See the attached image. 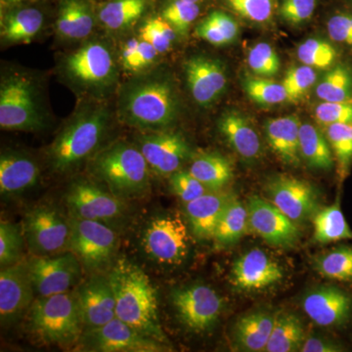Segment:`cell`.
Here are the masks:
<instances>
[{"label":"cell","instance_id":"cell-7","mask_svg":"<svg viewBox=\"0 0 352 352\" xmlns=\"http://www.w3.org/2000/svg\"><path fill=\"white\" fill-rule=\"evenodd\" d=\"M71 219L69 252L88 272H108L118 251L119 238L113 227L94 220Z\"/></svg>","mask_w":352,"mask_h":352},{"label":"cell","instance_id":"cell-52","mask_svg":"<svg viewBox=\"0 0 352 352\" xmlns=\"http://www.w3.org/2000/svg\"><path fill=\"white\" fill-rule=\"evenodd\" d=\"M328 34L332 41L344 44L352 50V13L342 11L333 14L328 21Z\"/></svg>","mask_w":352,"mask_h":352},{"label":"cell","instance_id":"cell-22","mask_svg":"<svg viewBox=\"0 0 352 352\" xmlns=\"http://www.w3.org/2000/svg\"><path fill=\"white\" fill-rule=\"evenodd\" d=\"M185 74L190 92L199 105H210L226 90V72L217 60L204 56L191 58L185 64Z\"/></svg>","mask_w":352,"mask_h":352},{"label":"cell","instance_id":"cell-10","mask_svg":"<svg viewBox=\"0 0 352 352\" xmlns=\"http://www.w3.org/2000/svg\"><path fill=\"white\" fill-rule=\"evenodd\" d=\"M43 118L32 83L12 76L0 87V126L4 131H36L43 129Z\"/></svg>","mask_w":352,"mask_h":352},{"label":"cell","instance_id":"cell-29","mask_svg":"<svg viewBox=\"0 0 352 352\" xmlns=\"http://www.w3.org/2000/svg\"><path fill=\"white\" fill-rule=\"evenodd\" d=\"M188 171L210 191L224 188L234 175L231 162L217 153H208L197 157Z\"/></svg>","mask_w":352,"mask_h":352},{"label":"cell","instance_id":"cell-8","mask_svg":"<svg viewBox=\"0 0 352 352\" xmlns=\"http://www.w3.org/2000/svg\"><path fill=\"white\" fill-rule=\"evenodd\" d=\"M141 247L152 261L161 265H177L189 252L188 226L177 212L152 217L141 236Z\"/></svg>","mask_w":352,"mask_h":352},{"label":"cell","instance_id":"cell-18","mask_svg":"<svg viewBox=\"0 0 352 352\" xmlns=\"http://www.w3.org/2000/svg\"><path fill=\"white\" fill-rule=\"evenodd\" d=\"M302 305L305 314L320 327H344L352 316V296L335 286L311 289L303 296Z\"/></svg>","mask_w":352,"mask_h":352},{"label":"cell","instance_id":"cell-25","mask_svg":"<svg viewBox=\"0 0 352 352\" xmlns=\"http://www.w3.org/2000/svg\"><path fill=\"white\" fill-rule=\"evenodd\" d=\"M219 129L229 145L243 159L254 161L261 155V141L252 122L244 115L230 111L221 116Z\"/></svg>","mask_w":352,"mask_h":352},{"label":"cell","instance_id":"cell-11","mask_svg":"<svg viewBox=\"0 0 352 352\" xmlns=\"http://www.w3.org/2000/svg\"><path fill=\"white\" fill-rule=\"evenodd\" d=\"M78 347L83 351L160 352L170 351L168 344L148 337L116 317L101 327L85 329Z\"/></svg>","mask_w":352,"mask_h":352},{"label":"cell","instance_id":"cell-1","mask_svg":"<svg viewBox=\"0 0 352 352\" xmlns=\"http://www.w3.org/2000/svg\"><path fill=\"white\" fill-rule=\"evenodd\" d=\"M120 320L148 337L168 344L157 314V292L149 276L126 258L116 259L108 272Z\"/></svg>","mask_w":352,"mask_h":352},{"label":"cell","instance_id":"cell-33","mask_svg":"<svg viewBox=\"0 0 352 352\" xmlns=\"http://www.w3.org/2000/svg\"><path fill=\"white\" fill-rule=\"evenodd\" d=\"M249 228L248 207L235 197L220 217L214 239L221 245H232L238 242Z\"/></svg>","mask_w":352,"mask_h":352},{"label":"cell","instance_id":"cell-13","mask_svg":"<svg viewBox=\"0 0 352 352\" xmlns=\"http://www.w3.org/2000/svg\"><path fill=\"white\" fill-rule=\"evenodd\" d=\"M173 305L178 319L189 330L206 332L214 327L223 310V298L207 285L176 289Z\"/></svg>","mask_w":352,"mask_h":352},{"label":"cell","instance_id":"cell-16","mask_svg":"<svg viewBox=\"0 0 352 352\" xmlns=\"http://www.w3.org/2000/svg\"><path fill=\"white\" fill-rule=\"evenodd\" d=\"M270 201L296 224L318 210V192L311 183L289 175H276L266 185Z\"/></svg>","mask_w":352,"mask_h":352},{"label":"cell","instance_id":"cell-34","mask_svg":"<svg viewBox=\"0 0 352 352\" xmlns=\"http://www.w3.org/2000/svg\"><path fill=\"white\" fill-rule=\"evenodd\" d=\"M43 21V13L38 9H21L7 17L2 36L13 43H30L41 31Z\"/></svg>","mask_w":352,"mask_h":352},{"label":"cell","instance_id":"cell-31","mask_svg":"<svg viewBox=\"0 0 352 352\" xmlns=\"http://www.w3.org/2000/svg\"><path fill=\"white\" fill-rule=\"evenodd\" d=\"M340 199L314 215V240L321 244L352 240V230L340 208Z\"/></svg>","mask_w":352,"mask_h":352},{"label":"cell","instance_id":"cell-4","mask_svg":"<svg viewBox=\"0 0 352 352\" xmlns=\"http://www.w3.org/2000/svg\"><path fill=\"white\" fill-rule=\"evenodd\" d=\"M177 97L171 83L149 78L126 88L120 103L122 120L142 129H162L170 126L177 115Z\"/></svg>","mask_w":352,"mask_h":352},{"label":"cell","instance_id":"cell-28","mask_svg":"<svg viewBox=\"0 0 352 352\" xmlns=\"http://www.w3.org/2000/svg\"><path fill=\"white\" fill-rule=\"evenodd\" d=\"M94 28V18L83 0H65L56 20V30L67 39L87 38Z\"/></svg>","mask_w":352,"mask_h":352},{"label":"cell","instance_id":"cell-9","mask_svg":"<svg viewBox=\"0 0 352 352\" xmlns=\"http://www.w3.org/2000/svg\"><path fill=\"white\" fill-rule=\"evenodd\" d=\"M65 203L69 217L94 220L113 228L124 221L129 208L124 199L87 179L76 180L69 185Z\"/></svg>","mask_w":352,"mask_h":352},{"label":"cell","instance_id":"cell-27","mask_svg":"<svg viewBox=\"0 0 352 352\" xmlns=\"http://www.w3.org/2000/svg\"><path fill=\"white\" fill-rule=\"evenodd\" d=\"M276 315L254 311L241 317L234 329L238 346L247 351H264L274 327Z\"/></svg>","mask_w":352,"mask_h":352},{"label":"cell","instance_id":"cell-53","mask_svg":"<svg viewBox=\"0 0 352 352\" xmlns=\"http://www.w3.org/2000/svg\"><path fill=\"white\" fill-rule=\"evenodd\" d=\"M340 342L322 336H310L305 338L300 351L302 352H340L344 351Z\"/></svg>","mask_w":352,"mask_h":352},{"label":"cell","instance_id":"cell-45","mask_svg":"<svg viewBox=\"0 0 352 352\" xmlns=\"http://www.w3.org/2000/svg\"><path fill=\"white\" fill-rule=\"evenodd\" d=\"M200 8L196 2L188 0H175L163 11L162 18L166 20L179 34H187L190 25L197 19Z\"/></svg>","mask_w":352,"mask_h":352},{"label":"cell","instance_id":"cell-5","mask_svg":"<svg viewBox=\"0 0 352 352\" xmlns=\"http://www.w3.org/2000/svg\"><path fill=\"white\" fill-rule=\"evenodd\" d=\"M92 171L124 200L143 196L150 187L149 164L140 149L126 143H117L97 154Z\"/></svg>","mask_w":352,"mask_h":352},{"label":"cell","instance_id":"cell-48","mask_svg":"<svg viewBox=\"0 0 352 352\" xmlns=\"http://www.w3.org/2000/svg\"><path fill=\"white\" fill-rule=\"evenodd\" d=\"M315 119L323 126L333 124H351L352 101H323L314 111Z\"/></svg>","mask_w":352,"mask_h":352},{"label":"cell","instance_id":"cell-23","mask_svg":"<svg viewBox=\"0 0 352 352\" xmlns=\"http://www.w3.org/2000/svg\"><path fill=\"white\" fill-rule=\"evenodd\" d=\"M234 198L232 193L219 190L185 204V217L194 235L201 240L214 239L220 217Z\"/></svg>","mask_w":352,"mask_h":352},{"label":"cell","instance_id":"cell-44","mask_svg":"<svg viewBox=\"0 0 352 352\" xmlns=\"http://www.w3.org/2000/svg\"><path fill=\"white\" fill-rule=\"evenodd\" d=\"M176 32L163 18L148 20L140 30V38L162 53L168 52L175 43Z\"/></svg>","mask_w":352,"mask_h":352},{"label":"cell","instance_id":"cell-36","mask_svg":"<svg viewBox=\"0 0 352 352\" xmlns=\"http://www.w3.org/2000/svg\"><path fill=\"white\" fill-rule=\"evenodd\" d=\"M315 268L333 281L352 282V245H340L318 256Z\"/></svg>","mask_w":352,"mask_h":352},{"label":"cell","instance_id":"cell-50","mask_svg":"<svg viewBox=\"0 0 352 352\" xmlns=\"http://www.w3.org/2000/svg\"><path fill=\"white\" fill-rule=\"evenodd\" d=\"M227 2L236 12L252 22H267L274 10V0H227Z\"/></svg>","mask_w":352,"mask_h":352},{"label":"cell","instance_id":"cell-49","mask_svg":"<svg viewBox=\"0 0 352 352\" xmlns=\"http://www.w3.org/2000/svg\"><path fill=\"white\" fill-rule=\"evenodd\" d=\"M170 185L173 192L185 204L210 192V190L194 177L189 171H175L170 175Z\"/></svg>","mask_w":352,"mask_h":352},{"label":"cell","instance_id":"cell-12","mask_svg":"<svg viewBox=\"0 0 352 352\" xmlns=\"http://www.w3.org/2000/svg\"><path fill=\"white\" fill-rule=\"evenodd\" d=\"M28 261L32 286L38 296L66 293L82 279V263L72 252L56 256H31Z\"/></svg>","mask_w":352,"mask_h":352},{"label":"cell","instance_id":"cell-37","mask_svg":"<svg viewBox=\"0 0 352 352\" xmlns=\"http://www.w3.org/2000/svg\"><path fill=\"white\" fill-rule=\"evenodd\" d=\"M145 9V0H113L102 8L99 17L106 28L119 31L138 21Z\"/></svg>","mask_w":352,"mask_h":352},{"label":"cell","instance_id":"cell-21","mask_svg":"<svg viewBox=\"0 0 352 352\" xmlns=\"http://www.w3.org/2000/svg\"><path fill=\"white\" fill-rule=\"evenodd\" d=\"M140 151L155 173L160 175H171L179 170L188 159V142L176 132H157L142 139Z\"/></svg>","mask_w":352,"mask_h":352},{"label":"cell","instance_id":"cell-42","mask_svg":"<svg viewBox=\"0 0 352 352\" xmlns=\"http://www.w3.org/2000/svg\"><path fill=\"white\" fill-rule=\"evenodd\" d=\"M298 57L302 63L316 69H328L338 58L335 47L321 38H308L298 48Z\"/></svg>","mask_w":352,"mask_h":352},{"label":"cell","instance_id":"cell-32","mask_svg":"<svg viewBox=\"0 0 352 352\" xmlns=\"http://www.w3.org/2000/svg\"><path fill=\"white\" fill-rule=\"evenodd\" d=\"M305 338L302 320L296 314L283 312L276 315L274 327L264 351H300Z\"/></svg>","mask_w":352,"mask_h":352},{"label":"cell","instance_id":"cell-39","mask_svg":"<svg viewBox=\"0 0 352 352\" xmlns=\"http://www.w3.org/2000/svg\"><path fill=\"white\" fill-rule=\"evenodd\" d=\"M326 136L337 162L340 182H344L352 164V126L330 124L326 126Z\"/></svg>","mask_w":352,"mask_h":352},{"label":"cell","instance_id":"cell-14","mask_svg":"<svg viewBox=\"0 0 352 352\" xmlns=\"http://www.w3.org/2000/svg\"><path fill=\"white\" fill-rule=\"evenodd\" d=\"M64 69L74 82L88 88L108 87L117 75L110 50L100 43L85 44L68 55Z\"/></svg>","mask_w":352,"mask_h":352},{"label":"cell","instance_id":"cell-20","mask_svg":"<svg viewBox=\"0 0 352 352\" xmlns=\"http://www.w3.org/2000/svg\"><path fill=\"white\" fill-rule=\"evenodd\" d=\"M283 268L263 250L252 249L236 259L231 283L241 291H261L281 281Z\"/></svg>","mask_w":352,"mask_h":352},{"label":"cell","instance_id":"cell-35","mask_svg":"<svg viewBox=\"0 0 352 352\" xmlns=\"http://www.w3.org/2000/svg\"><path fill=\"white\" fill-rule=\"evenodd\" d=\"M316 95L322 101H352V69L338 64L322 78L316 87Z\"/></svg>","mask_w":352,"mask_h":352},{"label":"cell","instance_id":"cell-47","mask_svg":"<svg viewBox=\"0 0 352 352\" xmlns=\"http://www.w3.org/2000/svg\"><path fill=\"white\" fill-rule=\"evenodd\" d=\"M316 78L314 68L307 65L289 69L282 82L288 95V100L296 101L305 96L316 82Z\"/></svg>","mask_w":352,"mask_h":352},{"label":"cell","instance_id":"cell-6","mask_svg":"<svg viewBox=\"0 0 352 352\" xmlns=\"http://www.w3.org/2000/svg\"><path fill=\"white\" fill-rule=\"evenodd\" d=\"M21 226L31 256H56L69 251L71 219L56 206H34L25 212Z\"/></svg>","mask_w":352,"mask_h":352},{"label":"cell","instance_id":"cell-26","mask_svg":"<svg viewBox=\"0 0 352 352\" xmlns=\"http://www.w3.org/2000/svg\"><path fill=\"white\" fill-rule=\"evenodd\" d=\"M302 122L296 115L270 119L265 124L268 144L285 164L298 166L300 161V132Z\"/></svg>","mask_w":352,"mask_h":352},{"label":"cell","instance_id":"cell-38","mask_svg":"<svg viewBox=\"0 0 352 352\" xmlns=\"http://www.w3.org/2000/svg\"><path fill=\"white\" fill-rule=\"evenodd\" d=\"M197 36L214 45L232 43L239 34L237 22L226 13L215 11L197 27Z\"/></svg>","mask_w":352,"mask_h":352},{"label":"cell","instance_id":"cell-24","mask_svg":"<svg viewBox=\"0 0 352 352\" xmlns=\"http://www.w3.org/2000/svg\"><path fill=\"white\" fill-rule=\"evenodd\" d=\"M39 168L31 157L6 153L0 157V192L2 196L24 193L38 184Z\"/></svg>","mask_w":352,"mask_h":352},{"label":"cell","instance_id":"cell-51","mask_svg":"<svg viewBox=\"0 0 352 352\" xmlns=\"http://www.w3.org/2000/svg\"><path fill=\"white\" fill-rule=\"evenodd\" d=\"M316 2V0H283L279 9L280 16L289 24H302L314 16Z\"/></svg>","mask_w":352,"mask_h":352},{"label":"cell","instance_id":"cell-40","mask_svg":"<svg viewBox=\"0 0 352 352\" xmlns=\"http://www.w3.org/2000/svg\"><path fill=\"white\" fill-rule=\"evenodd\" d=\"M25 241L22 226L7 220L0 223V266L1 268L13 265L24 259L23 252Z\"/></svg>","mask_w":352,"mask_h":352},{"label":"cell","instance_id":"cell-19","mask_svg":"<svg viewBox=\"0 0 352 352\" xmlns=\"http://www.w3.org/2000/svg\"><path fill=\"white\" fill-rule=\"evenodd\" d=\"M85 329L101 327L117 317L116 298L107 272L95 273L76 287Z\"/></svg>","mask_w":352,"mask_h":352},{"label":"cell","instance_id":"cell-2","mask_svg":"<svg viewBox=\"0 0 352 352\" xmlns=\"http://www.w3.org/2000/svg\"><path fill=\"white\" fill-rule=\"evenodd\" d=\"M30 332L41 344L68 349L78 344L85 332L76 288L38 296L27 314Z\"/></svg>","mask_w":352,"mask_h":352},{"label":"cell","instance_id":"cell-41","mask_svg":"<svg viewBox=\"0 0 352 352\" xmlns=\"http://www.w3.org/2000/svg\"><path fill=\"white\" fill-rule=\"evenodd\" d=\"M243 87L248 96L259 105H277L288 100V95L282 83L266 80L263 76H247Z\"/></svg>","mask_w":352,"mask_h":352},{"label":"cell","instance_id":"cell-15","mask_svg":"<svg viewBox=\"0 0 352 352\" xmlns=\"http://www.w3.org/2000/svg\"><path fill=\"white\" fill-rule=\"evenodd\" d=\"M36 292L27 258L1 268L0 271V321L2 327H9L27 316Z\"/></svg>","mask_w":352,"mask_h":352},{"label":"cell","instance_id":"cell-54","mask_svg":"<svg viewBox=\"0 0 352 352\" xmlns=\"http://www.w3.org/2000/svg\"><path fill=\"white\" fill-rule=\"evenodd\" d=\"M10 1H12V2H20V1H23V0H10Z\"/></svg>","mask_w":352,"mask_h":352},{"label":"cell","instance_id":"cell-17","mask_svg":"<svg viewBox=\"0 0 352 352\" xmlns=\"http://www.w3.org/2000/svg\"><path fill=\"white\" fill-rule=\"evenodd\" d=\"M250 228L268 244L292 247L300 239L298 224L273 205L258 196H252L248 203Z\"/></svg>","mask_w":352,"mask_h":352},{"label":"cell","instance_id":"cell-43","mask_svg":"<svg viewBox=\"0 0 352 352\" xmlns=\"http://www.w3.org/2000/svg\"><path fill=\"white\" fill-rule=\"evenodd\" d=\"M159 52L154 46L142 39L131 38L124 44L122 61L127 71L138 72L151 66Z\"/></svg>","mask_w":352,"mask_h":352},{"label":"cell","instance_id":"cell-56","mask_svg":"<svg viewBox=\"0 0 352 352\" xmlns=\"http://www.w3.org/2000/svg\"><path fill=\"white\" fill-rule=\"evenodd\" d=\"M349 2H351V6H352V0H349Z\"/></svg>","mask_w":352,"mask_h":352},{"label":"cell","instance_id":"cell-46","mask_svg":"<svg viewBox=\"0 0 352 352\" xmlns=\"http://www.w3.org/2000/svg\"><path fill=\"white\" fill-rule=\"evenodd\" d=\"M248 63L256 76L263 78L277 75L281 67L276 51L265 43H258L251 48L248 55Z\"/></svg>","mask_w":352,"mask_h":352},{"label":"cell","instance_id":"cell-55","mask_svg":"<svg viewBox=\"0 0 352 352\" xmlns=\"http://www.w3.org/2000/svg\"><path fill=\"white\" fill-rule=\"evenodd\" d=\"M188 1H192V2H198V1H200V0H188Z\"/></svg>","mask_w":352,"mask_h":352},{"label":"cell","instance_id":"cell-30","mask_svg":"<svg viewBox=\"0 0 352 352\" xmlns=\"http://www.w3.org/2000/svg\"><path fill=\"white\" fill-rule=\"evenodd\" d=\"M300 157L309 168L331 170L333 166V154L327 136L311 124H302L300 132Z\"/></svg>","mask_w":352,"mask_h":352},{"label":"cell","instance_id":"cell-3","mask_svg":"<svg viewBox=\"0 0 352 352\" xmlns=\"http://www.w3.org/2000/svg\"><path fill=\"white\" fill-rule=\"evenodd\" d=\"M108 122V113L101 108L76 116L60 131L48 150L51 168L66 173L89 159L105 138Z\"/></svg>","mask_w":352,"mask_h":352}]
</instances>
